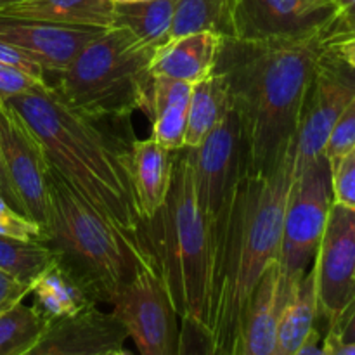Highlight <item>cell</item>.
<instances>
[{
    "mask_svg": "<svg viewBox=\"0 0 355 355\" xmlns=\"http://www.w3.org/2000/svg\"><path fill=\"white\" fill-rule=\"evenodd\" d=\"M37 134L52 168L107 220L148 243L146 218L130 175L135 135L130 118L90 116L69 106L49 83L10 99Z\"/></svg>",
    "mask_w": 355,
    "mask_h": 355,
    "instance_id": "cell-1",
    "label": "cell"
},
{
    "mask_svg": "<svg viewBox=\"0 0 355 355\" xmlns=\"http://www.w3.org/2000/svg\"><path fill=\"white\" fill-rule=\"evenodd\" d=\"M322 49L321 35L257 42L222 38L215 71L224 78L239 118L250 175H269L290 155Z\"/></svg>",
    "mask_w": 355,
    "mask_h": 355,
    "instance_id": "cell-2",
    "label": "cell"
},
{
    "mask_svg": "<svg viewBox=\"0 0 355 355\" xmlns=\"http://www.w3.org/2000/svg\"><path fill=\"white\" fill-rule=\"evenodd\" d=\"M291 151L269 175L245 173L211 259L210 331L218 355H232L246 311L277 262L291 187Z\"/></svg>",
    "mask_w": 355,
    "mask_h": 355,
    "instance_id": "cell-3",
    "label": "cell"
},
{
    "mask_svg": "<svg viewBox=\"0 0 355 355\" xmlns=\"http://www.w3.org/2000/svg\"><path fill=\"white\" fill-rule=\"evenodd\" d=\"M47 196L49 220L42 243L78 279L96 305H113L144 267L156 263L149 245L107 220L51 163Z\"/></svg>",
    "mask_w": 355,
    "mask_h": 355,
    "instance_id": "cell-4",
    "label": "cell"
},
{
    "mask_svg": "<svg viewBox=\"0 0 355 355\" xmlns=\"http://www.w3.org/2000/svg\"><path fill=\"white\" fill-rule=\"evenodd\" d=\"M146 236L179 318L210 329L211 243L194 193L189 148L173 151L168 193L146 222Z\"/></svg>",
    "mask_w": 355,
    "mask_h": 355,
    "instance_id": "cell-5",
    "label": "cell"
},
{
    "mask_svg": "<svg viewBox=\"0 0 355 355\" xmlns=\"http://www.w3.org/2000/svg\"><path fill=\"white\" fill-rule=\"evenodd\" d=\"M156 47L125 28H106L82 49L58 75L55 92L82 113L99 118H132L135 111L151 114Z\"/></svg>",
    "mask_w": 355,
    "mask_h": 355,
    "instance_id": "cell-6",
    "label": "cell"
},
{
    "mask_svg": "<svg viewBox=\"0 0 355 355\" xmlns=\"http://www.w3.org/2000/svg\"><path fill=\"white\" fill-rule=\"evenodd\" d=\"M331 207V165L322 155L291 180L276 262L277 295L283 304L311 270Z\"/></svg>",
    "mask_w": 355,
    "mask_h": 355,
    "instance_id": "cell-7",
    "label": "cell"
},
{
    "mask_svg": "<svg viewBox=\"0 0 355 355\" xmlns=\"http://www.w3.org/2000/svg\"><path fill=\"white\" fill-rule=\"evenodd\" d=\"M189 155L194 193L208 224L214 259L227 224L232 200L246 173L245 137L232 107L198 148H189Z\"/></svg>",
    "mask_w": 355,
    "mask_h": 355,
    "instance_id": "cell-8",
    "label": "cell"
},
{
    "mask_svg": "<svg viewBox=\"0 0 355 355\" xmlns=\"http://www.w3.org/2000/svg\"><path fill=\"white\" fill-rule=\"evenodd\" d=\"M355 97V71L324 45L302 104L297 134L291 144V179L324 155L336 120Z\"/></svg>",
    "mask_w": 355,
    "mask_h": 355,
    "instance_id": "cell-9",
    "label": "cell"
},
{
    "mask_svg": "<svg viewBox=\"0 0 355 355\" xmlns=\"http://www.w3.org/2000/svg\"><path fill=\"white\" fill-rule=\"evenodd\" d=\"M111 307L139 354L179 355L180 318L156 263L144 267Z\"/></svg>",
    "mask_w": 355,
    "mask_h": 355,
    "instance_id": "cell-10",
    "label": "cell"
},
{
    "mask_svg": "<svg viewBox=\"0 0 355 355\" xmlns=\"http://www.w3.org/2000/svg\"><path fill=\"white\" fill-rule=\"evenodd\" d=\"M312 270L318 321L328 331L355 298V208L333 203Z\"/></svg>",
    "mask_w": 355,
    "mask_h": 355,
    "instance_id": "cell-11",
    "label": "cell"
},
{
    "mask_svg": "<svg viewBox=\"0 0 355 355\" xmlns=\"http://www.w3.org/2000/svg\"><path fill=\"white\" fill-rule=\"evenodd\" d=\"M335 6L326 0H231L225 38L277 40L324 33Z\"/></svg>",
    "mask_w": 355,
    "mask_h": 355,
    "instance_id": "cell-12",
    "label": "cell"
},
{
    "mask_svg": "<svg viewBox=\"0 0 355 355\" xmlns=\"http://www.w3.org/2000/svg\"><path fill=\"white\" fill-rule=\"evenodd\" d=\"M0 151L24 211L45 227L49 220L47 153L30 125L9 104H0Z\"/></svg>",
    "mask_w": 355,
    "mask_h": 355,
    "instance_id": "cell-13",
    "label": "cell"
},
{
    "mask_svg": "<svg viewBox=\"0 0 355 355\" xmlns=\"http://www.w3.org/2000/svg\"><path fill=\"white\" fill-rule=\"evenodd\" d=\"M106 28L59 24L0 14V42L14 45L33 58L45 73L64 71L89 42Z\"/></svg>",
    "mask_w": 355,
    "mask_h": 355,
    "instance_id": "cell-14",
    "label": "cell"
},
{
    "mask_svg": "<svg viewBox=\"0 0 355 355\" xmlns=\"http://www.w3.org/2000/svg\"><path fill=\"white\" fill-rule=\"evenodd\" d=\"M127 338L113 312L90 307L75 318L51 322L23 355H103L121 349Z\"/></svg>",
    "mask_w": 355,
    "mask_h": 355,
    "instance_id": "cell-15",
    "label": "cell"
},
{
    "mask_svg": "<svg viewBox=\"0 0 355 355\" xmlns=\"http://www.w3.org/2000/svg\"><path fill=\"white\" fill-rule=\"evenodd\" d=\"M222 38L215 31H196L170 38L153 55L149 66L151 76L177 80L189 85L201 82L215 69Z\"/></svg>",
    "mask_w": 355,
    "mask_h": 355,
    "instance_id": "cell-16",
    "label": "cell"
},
{
    "mask_svg": "<svg viewBox=\"0 0 355 355\" xmlns=\"http://www.w3.org/2000/svg\"><path fill=\"white\" fill-rule=\"evenodd\" d=\"M284 304L277 295L276 263L260 281L239 328L232 355H276L277 319Z\"/></svg>",
    "mask_w": 355,
    "mask_h": 355,
    "instance_id": "cell-17",
    "label": "cell"
},
{
    "mask_svg": "<svg viewBox=\"0 0 355 355\" xmlns=\"http://www.w3.org/2000/svg\"><path fill=\"white\" fill-rule=\"evenodd\" d=\"M172 155L155 139H135L132 146L130 175L135 200L146 222L162 208L172 177Z\"/></svg>",
    "mask_w": 355,
    "mask_h": 355,
    "instance_id": "cell-18",
    "label": "cell"
},
{
    "mask_svg": "<svg viewBox=\"0 0 355 355\" xmlns=\"http://www.w3.org/2000/svg\"><path fill=\"white\" fill-rule=\"evenodd\" d=\"M30 295H33V307L49 322L75 318L87 309L99 307L55 257L35 279Z\"/></svg>",
    "mask_w": 355,
    "mask_h": 355,
    "instance_id": "cell-19",
    "label": "cell"
},
{
    "mask_svg": "<svg viewBox=\"0 0 355 355\" xmlns=\"http://www.w3.org/2000/svg\"><path fill=\"white\" fill-rule=\"evenodd\" d=\"M113 7L110 0H17L0 14L59 24L110 28Z\"/></svg>",
    "mask_w": 355,
    "mask_h": 355,
    "instance_id": "cell-20",
    "label": "cell"
},
{
    "mask_svg": "<svg viewBox=\"0 0 355 355\" xmlns=\"http://www.w3.org/2000/svg\"><path fill=\"white\" fill-rule=\"evenodd\" d=\"M193 85L177 80L153 78V135L168 151L184 148Z\"/></svg>",
    "mask_w": 355,
    "mask_h": 355,
    "instance_id": "cell-21",
    "label": "cell"
},
{
    "mask_svg": "<svg viewBox=\"0 0 355 355\" xmlns=\"http://www.w3.org/2000/svg\"><path fill=\"white\" fill-rule=\"evenodd\" d=\"M318 328L314 270H309L277 319L276 355H293Z\"/></svg>",
    "mask_w": 355,
    "mask_h": 355,
    "instance_id": "cell-22",
    "label": "cell"
},
{
    "mask_svg": "<svg viewBox=\"0 0 355 355\" xmlns=\"http://www.w3.org/2000/svg\"><path fill=\"white\" fill-rule=\"evenodd\" d=\"M231 107L227 85L220 73L214 69L207 78L194 83L187 113L184 148H198L205 137L220 123Z\"/></svg>",
    "mask_w": 355,
    "mask_h": 355,
    "instance_id": "cell-23",
    "label": "cell"
},
{
    "mask_svg": "<svg viewBox=\"0 0 355 355\" xmlns=\"http://www.w3.org/2000/svg\"><path fill=\"white\" fill-rule=\"evenodd\" d=\"M177 0L114 3L111 26L132 31L139 40L158 49L170 40ZM110 26V28H111Z\"/></svg>",
    "mask_w": 355,
    "mask_h": 355,
    "instance_id": "cell-24",
    "label": "cell"
},
{
    "mask_svg": "<svg viewBox=\"0 0 355 355\" xmlns=\"http://www.w3.org/2000/svg\"><path fill=\"white\" fill-rule=\"evenodd\" d=\"M51 322L23 302L0 312V355H23Z\"/></svg>",
    "mask_w": 355,
    "mask_h": 355,
    "instance_id": "cell-25",
    "label": "cell"
},
{
    "mask_svg": "<svg viewBox=\"0 0 355 355\" xmlns=\"http://www.w3.org/2000/svg\"><path fill=\"white\" fill-rule=\"evenodd\" d=\"M231 0H177L170 38L196 31H215L225 37Z\"/></svg>",
    "mask_w": 355,
    "mask_h": 355,
    "instance_id": "cell-26",
    "label": "cell"
},
{
    "mask_svg": "<svg viewBox=\"0 0 355 355\" xmlns=\"http://www.w3.org/2000/svg\"><path fill=\"white\" fill-rule=\"evenodd\" d=\"M54 259V252L42 241L0 236V269L33 286L35 279Z\"/></svg>",
    "mask_w": 355,
    "mask_h": 355,
    "instance_id": "cell-27",
    "label": "cell"
},
{
    "mask_svg": "<svg viewBox=\"0 0 355 355\" xmlns=\"http://www.w3.org/2000/svg\"><path fill=\"white\" fill-rule=\"evenodd\" d=\"M355 148V97L345 106L336 120L328 142L324 148V156L329 165H335L345 153Z\"/></svg>",
    "mask_w": 355,
    "mask_h": 355,
    "instance_id": "cell-28",
    "label": "cell"
},
{
    "mask_svg": "<svg viewBox=\"0 0 355 355\" xmlns=\"http://www.w3.org/2000/svg\"><path fill=\"white\" fill-rule=\"evenodd\" d=\"M0 236L21 239V241H44L45 232L38 222L14 210L0 196Z\"/></svg>",
    "mask_w": 355,
    "mask_h": 355,
    "instance_id": "cell-29",
    "label": "cell"
},
{
    "mask_svg": "<svg viewBox=\"0 0 355 355\" xmlns=\"http://www.w3.org/2000/svg\"><path fill=\"white\" fill-rule=\"evenodd\" d=\"M333 203L355 208V148L331 165Z\"/></svg>",
    "mask_w": 355,
    "mask_h": 355,
    "instance_id": "cell-30",
    "label": "cell"
},
{
    "mask_svg": "<svg viewBox=\"0 0 355 355\" xmlns=\"http://www.w3.org/2000/svg\"><path fill=\"white\" fill-rule=\"evenodd\" d=\"M179 355H218L211 331L191 318H180Z\"/></svg>",
    "mask_w": 355,
    "mask_h": 355,
    "instance_id": "cell-31",
    "label": "cell"
},
{
    "mask_svg": "<svg viewBox=\"0 0 355 355\" xmlns=\"http://www.w3.org/2000/svg\"><path fill=\"white\" fill-rule=\"evenodd\" d=\"M45 83H47V80L35 78V76L28 75L21 69L0 64V104H7L14 97L31 92L37 87L45 85Z\"/></svg>",
    "mask_w": 355,
    "mask_h": 355,
    "instance_id": "cell-32",
    "label": "cell"
},
{
    "mask_svg": "<svg viewBox=\"0 0 355 355\" xmlns=\"http://www.w3.org/2000/svg\"><path fill=\"white\" fill-rule=\"evenodd\" d=\"M335 14L322 33V42L355 33V0H331Z\"/></svg>",
    "mask_w": 355,
    "mask_h": 355,
    "instance_id": "cell-33",
    "label": "cell"
},
{
    "mask_svg": "<svg viewBox=\"0 0 355 355\" xmlns=\"http://www.w3.org/2000/svg\"><path fill=\"white\" fill-rule=\"evenodd\" d=\"M0 64L21 69L28 75L35 76V78L45 80V69L33 58H30L21 49L6 44V42H0Z\"/></svg>",
    "mask_w": 355,
    "mask_h": 355,
    "instance_id": "cell-34",
    "label": "cell"
},
{
    "mask_svg": "<svg viewBox=\"0 0 355 355\" xmlns=\"http://www.w3.org/2000/svg\"><path fill=\"white\" fill-rule=\"evenodd\" d=\"M31 284L23 283L0 269V312L23 302L24 297L31 293Z\"/></svg>",
    "mask_w": 355,
    "mask_h": 355,
    "instance_id": "cell-35",
    "label": "cell"
},
{
    "mask_svg": "<svg viewBox=\"0 0 355 355\" xmlns=\"http://www.w3.org/2000/svg\"><path fill=\"white\" fill-rule=\"evenodd\" d=\"M336 58L342 59L347 66L355 71V33L345 35V37L333 38L329 42H322Z\"/></svg>",
    "mask_w": 355,
    "mask_h": 355,
    "instance_id": "cell-36",
    "label": "cell"
},
{
    "mask_svg": "<svg viewBox=\"0 0 355 355\" xmlns=\"http://www.w3.org/2000/svg\"><path fill=\"white\" fill-rule=\"evenodd\" d=\"M328 331L336 333L343 342H355V298L352 304L345 309L342 318L336 321V324L329 328Z\"/></svg>",
    "mask_w": 355,
    "mask_h": 355,
    "instance_id": "cell-37",
    "label": "cell"
},
{
    "mask_svg": "<svg viewBox=\"0 0 355 355\" xmlns=\"http://www.w3.org/2000/svg\"><path fill=\"white\" fill-rule=\"evenodd\" d=\"M0 196H2L3 200H6L7 203H9L10 207L14 208V210H17L19 214L26 215L23 203H21L19 196L16 194V191H14V187H12V182H10L9 175H7L6 165H3L2 151H0ZM26 217H28V215H26Z\"/></svg>",
    "mask_w": 355,
    "mask_h": 355,
    "instance_id": "cell-38",
    "label": "cell"
},
{
    "mask_svg": "<svg viewBox=\"0 0 355 355\" xmlns=\"http://www.w3.org/2000/svg\"><path fill=\"white\" fill-rule=\"evenodd\" d=\"M322 347H324L326 355H355V342H343L333 331H326Z\"/></svg>",
    "mask_w": 355,
    "mask_h": 355,
    "instance_id": "cell-39",
    "label": "cell"
},
{
    "mask_svg": "<svg viewBox=\"0 0 355 355\" xmlns=\"http://www.w3.org/2000/svg\"><path fill=\"white\" fill-rule=\"evenodd\" d=\"M293 355H326L324 347H322V335L321 331H319V328H315L314 331L309 335V338L305 340L304 345H302Z\"/></svg>",
    "mask_w": 355,
    "mask_h": 355,
    "instance_id": "cell-40",
    "label": "cell"
},
{
    "mask_svg": "<svg viewBox=\"0 0 355 355\" xmlns=\"http://www.w3.org/2000/svg\"><path fill=\"white\" fill-rule=\"evenodd\" d=\"M113 3H135V2H146V0H110Z\"/></svg>",
    "mask_w": 355,
    "mask_h": 355,
    "instance_id": "cell-41",
    "label": "cell"
},
{
    "mask_svg": "<svg viewBox=\"0 0 355 355\" xmlns=\"http://www.w3.org/2000/svg\"><path fill=\"white\" fill-rule=\"evenodd\" d=\"M110 355H132L130 352H127V350L123 349V347H121V349H116V350H113V352H111Z\"/></svg>",
    "mask_w": 355,
    "mask_h": 355,
    "instance_id": "cell-42",
    "label": "cell"
},
{
    "mask_svg": "<svg viewBox=\"0 0 355 355\" xmlns=\"http://www.w3.org/2000/svg\"><path fill=\"white\" fill-rule=\"evenodd\" d=\"M14 2H17V0H0V10L6 9L7 6H10V3H14Z\"/></svg>",
    "mask_w": 355,
    "mask_h": 355,
    "instance_id": "cell-43",
    "label": "cell"
},
{
    "mask_svg": "<svg viewBox=\"0 0 355 355\" xmlns=\"http://www.w3.org/2000/svg\"><path fill=\"white\" fill-rule=\"evenodd\" d=\"M326 2H331V0H326Z\"/></svg>",
    "mask_w": 355,
    "mask_h": 355,
    "instance_id": "cell-44",
    "label": "cell"
},
{
    "mask_svg": "<svg viewBox=\"0 0 355 355\" xmlns=\"http://www.w3.org/2000/svg\"><path fill=\"white\" fill-rule=\"evenodd\" d=\"M103 355H110V354H103Z\"/></svg>",
    "mask_w": 355,
    "mask_h": 355,
    "instance_id": "cell-45",
    "label": "cell"
}]
</instances>
